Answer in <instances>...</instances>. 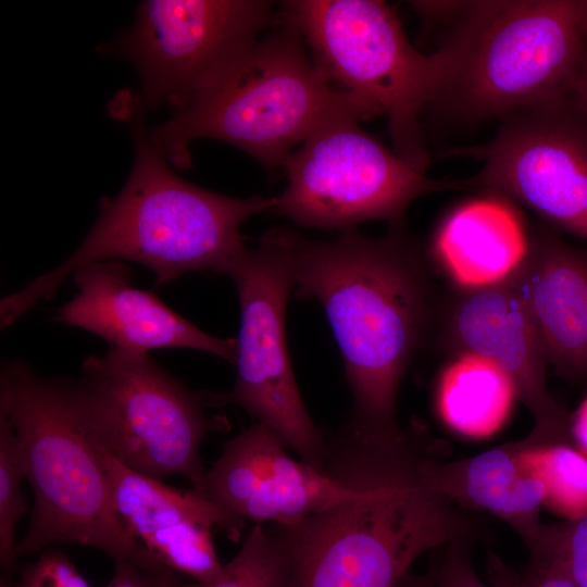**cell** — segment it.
<instances>
[{
  "label": "cell",
  "instance_id": "obj_29",
  "mask_svg": "<svg viewBox=\"0 0 587 587\" xmlns=\"http://www.w3.org/2000/svg\"><path fill=\"white\" fill-rule=\"evenodd\" d=\"M395 587H436L429 573L422 575L409 571Z\"/></svg>",
  "mask_w": 587,
  "mask_h": 587
},
{
  "label": "cell",
  "instance_id": "obj_28",
  "mask_svg": "<svg viewBox=\"0 0 587 587\" xmlns=\"http://www.w3.org/2000/svg\"><path fill=\"white\" fill-rule=\"evenodd\" d=\"M572 95L576 103L587 113V52H584L583 63Z\"/></svg>",
  "mask_w": 587,
  "mask_h": 587
},
{
  "label": "cell",
  "instance_id": "obj_24",
  "mask_svg": "<svg viewBox=\"0 0 587 587\" xmlns=\"http://www.w3.org/2000/svg\"><path fill=\"white\" fill-rule=\"evenodd\" d=\"M469 541H455L444 546L438 563L430 572L436 587H511L508 565L496 554L487 558L489 585L485 584L474 570Z\"/></svg>",
  "mask_w": 587,
  "mask_h": 587
},
{
  "label": "cell",
  "instance_id": "obj_31",
  "mask_svg": "<svg viewBox=\"0 0 587 587\" xmlns=\"http://www.w3.org/2000/svg\"><path fill=\"white\" fill-rule=\"evenodd\" d=\"M0 587H14V586H11L7 582L2 580Z\"/></svg>",
  "mask_w": 587,
  "mask_h": 587
},
{
  "label": "cell",
  "instance_id": "obj_19",
  "mask_svg": "<svg viewBox=\"0 0 587 587\" xmlns=\"http://www.w3.org/2000/svg\"><path fill=\"white\" fill-rule=\"evenodd\" d=\"M516 391L510 377L491 361L457 353L440 372L435 407L452 430L471 438L495 434L508 420Z\"/></svg>",
  "mask_w": 587,
  "mask_h": 587
},
{
  "label": "cell",
  "instance_id": "obj_8",
  "mask_svg": "<svg viewBox=\"0 0 587 587\" xmlns=\"http://www.w3.org/2000/svg\"><path fill=\"white\" fill-rule=\"evenodd\" d=\"M288 185L274 209L296 223L353 229L369 220L402 225L408 205L436 191L466 190L467 179H434L389 150L352 117L325 123L284 164Z\"/></svg>",
  "mask_w": 587,
  "mask_h": 587
},
{
  "label": "cell",
  "instance_id": "obj_13",
  "mask_svg": "<svg viewBox=\"0 0 587 587\" xmlns=\"http://www.w3.org/2000/svg\"><path fill=\"white\" fill-rule=\"evenodd\" d=\"M90 440L116 513L128 533L172 571L195 582L215 578L224 564L218 560L211 530L220 527L230 540L238 541L245 519L195 489H177L132 471Z\"/></svg>",
  "mask_w": 587,
  "mask_h": 587
},
{
  "label": "cell",
  "instance_id": "obj_1",
  "mask_svg": "<svg viewBox=\"0 0 587 587\" xmlns=\"http://www.w3.org/2000/svg\"><path fill=\"white\" fill-rule=\"evenodd\" d=\"M300 297L320 301L340 348L354 409L349 425L377 433L401 429V380L434 315L432 283L401 225L380 238L353 229L312 241L274 229Z\"/></svg>",
  "mask_w": 587,
  "mask_h": 587
},
{
  "label": "cell",
  "instance_id": "obj_18",
  "mask_svg": "<svg viewBox=\"0 0 587 587\" xmlns=\"http://www.w3.org/2000/svg\"><path fill=\"white\" fill-rule=\"evenodd\" d=\"M526 438L497 446L477 455L441 462L428 459L432 485L463 509H482L507 522L529 544L542 523L546 489L539 474L523 459Z\"/></svg>",
  "mask_w": 587,
  "mask_h": 587
},
{
  "label": "cell",
  "instance_id": "obj_32",
  "mask_svg": "<svg viewBox=\"0 0 587 587\" xmlns=\"http://www.w3.org/2000/svg\"><path fill=\"white\" fill-rule=\"evenodd\" d=\"M508 571H509V565H508V570H507V573H508ZM508 578H509V573H508ZM509 582H510V579H509ZM510 585H511V583H510ZM511 587H512V586H511Z\"/></svg>",
  "mask_w": 587,
  "mask_h": 587
},
{
  "label": "cell",
  "instance_id": "obj_30",
  "mask_svg": "<svg viewBox=\"0 0 587 587\" xmlns=\"http://www.w3.org/2000/svg\"><path fill=\"white\" fill-rule=\"evenodd\" d=\"M577 21L584 52H587V0H577Z\"/></svg>",
  "mask_w": 587,
  "mask_h": 587
},
{
  "label": "cell",
  "instance_id": "obj_17",
  "mask_svg": "<svg viewBox=\"0 0 587 587\" xmlns=\"http://www.w3.org/2000/svg\"><path fill=\"white\" fill-rule=\"evenodd\" d=\"M548 365L587 380V249L540 230L516 277Z\"/></svg>",
  "mask_w": 587,
  "mask_h": 587
},
{
  "label": "cell",
  "instance_id": "obj_3",
  "mask_svg": "<svg viewBox=\"0 0 587 587\" xmlns=\"http://www.w3.org/2000/svg\"><path fill=\"white\" fill-rule=\"evenodd\" d=\"M288 23L255 39L148 137L176 167L190 165L189 145L212 138L236 146L266 168L284 166L292 148L327 122L382 115L365 98L334 85Z\"/></svg>",
  "mask_w": 587,
  "mask_h": 587
},
{
  "label": "cell",
  "instance_id": "obj_20",
  "mask_svg": "<svg viewBox=\"0 0 587 587\" xmlns=\"http://www.w3.org/2000/svg\"><path fill=\"white\" fill-rule=\"evenodd\" d=\"M523 459L541 477L544 505L565 520L587 513V454L575 445L559 444L548 432L537 427L525 436Z\"/></svg>",
  "mask_w": 587,
  "mask_h": 587
},
{
  "label": "cell",
  "instance_id": "obj_12",
  "mask_svg": "<svg viewBox=\"0 0 587 587\" xmlns=\"http://www.w3.org/2000/svg\"><path fill=\"white\" fill-rule=\"evenodd\" d=\"M283 441L255 423L232 438L207 470L204 495L257 524L287 526L330 508L355 490L347 476L291 459Z\"/></svg>",
  "mask_w": 587,
  "mask_h": 587
},
{
  "label": "cell",
  "instance_id": "obj_6",
  "mask_svg": "<svg viewBox=\"0 0 587 587\" xmlns=\"http://www.w3.org/2000/svg\"><path fill=\"white\" fill-rule=\"evenodd\" d=\"M283 7L286 23L309 46L322 73L386 115L394 151L425 172L429 155L420 117L446 87L450 48L444 43L430 54L420 52L394 8L379 0H297Z\"/></svg>",
  "mask_w": 587,
  "mask_h": 587
},
{
  "label": "cell",
  "instance_id": "obj_26",
  "mask_svg": "<svg viewBox=\"0 0 587 587\" xmlns=\"http://www.w3.org/2000/svg\"><path fill=\"white\" fill-rule=\"evenodd\" d=\"M176 572H153L130 562H115L114 574L104 587H180Z\"/></svg>",
  "mask_w": 587,
  "mask_h": 587
},
{
  "label": "cell",
  "instance_id": "obj_4",
  "mask_svg": "<svg viewBox=\"0 0 587 587\" xmlns=\"http://www.w3.org/2000/svg\"><path fill=\"white\" fill-rule=\"evenodd\" d=\"M0 415L14 429L35 494L16 555L72 542L101 550L114 562L174 572L117 515L101 462L73 407L70 382L43 378L21 361L7 362L0 373Z\"/></svg>",
  "mask_w": 587,
  "mask_h": 587
},
{
  "label": "cell",
  "instance_id": "obj_5",
  "mask_svg": "<svg viewBox=\"0 0 587 587\" xmlns=\"http://www.w3.org/2000/svg\"><path fill=\"white\" fill-rule=\"evenodd\" d=\"M436 103L467 121L507 116L572 95L584 59L577 0L458 1Z\"/></svg>",
  "mask_w": 587,
  "mask_h": 587
},
{
  "label": "cell",
  "instance_id": "obj_14",
  "mask_svg": "<svg viewBox=\"0 0 587 587\" xmlns=\"http://www.w3.org/2000/svg\"><path fill=\"white\" fill-rule=\"evenodd\" d=\"M444 335L457 353L483 357L512 380L534 426L572 434V416L547 385V361L516 278L490 288L457 292L447 309Z\"/></svg>",
  "mask_w": 587,
  "mask_h": 587
},
{
  "label": "cell",
  "instance_id": "obj_25",
  "mask_svg": "<svg viewBox=\"0 0 587 587\" xmlns=\"http://www.w3.org/2000/svg\"><path fill=\"white\" fill-rule=\"evenodd\" d=\"M14 587H91L75 564L61 551L47 550L21 571Z\"/></svg>",
  "mask_w": 587,
  "mask_h": 587
},
{
  "label": "cell",
  "instance_id": "obj_10",
  "mask_svg": "<svg viewBox=\"0 0 587 587\" xmlns=\"http://www.w3.org/2000/svg\"><path fill=\"white\" fill-rule=\"evenodd\" d=\"M442 154L482 161L470 191L504 196L587 241V113L573 95L517 111L488 142Z\"/></svg>",
  "mask_w": 587,
  "mask_h": 587
},
{
  "label": "cell",
  "instance_id": "obj_2",
  "mask_svg": "<svg viewBox=\"0 0 587 587\" xmlns=\"http://www.w3.org/2000/svg\"><path fill=\"white\" fill-rule=\"evenodd\" d=\"M141 109L136 100L130 115L135 160L124 187L103 200L95 225L63 263L1 299V327L50 299L74 271L97 262L140 263L155 275V286L193 271L227 275L246 250L242 223L274 209L275 198L220 195L178 176L151 143Z\"/></svg>",
  "mask_w": 587,
  "mask_h": 587
},
{
  "label": "cell",
  "instance_id": "obj_15",
  "mask_svg": "<svg viewBox=\"0 0 587 587\" xmlns=\"http://www.w3.org/2000/svg\"><path fill=\"white\" fill-rule=\"evenodd\" d=\"M77 294L57 310L55 320L102 338L113 349L148 353L187 348L235 363L236 339L209 335L168 308L154 294L134 288L122 261H102L71 275Z\"/></svg>",
  "mask_w": 587,
  "mask_h": 587
},
{
  "label": "cell",
  "instance_id": "obj_27",
  "mask_svg": "<svg viewBox=\"0 0 587 587\" xmlns=\"http://www.w3.org/2000/svg\"><path fill=\"white\" fill-rule=\"evenodd\" d=\"M512 587H579L562 572L529 563L521 574L509 567Z\"/></svg>",
  "mask_w": 587,
  "mask_h": 587
},
{
  "label": "cell",
  "instance_id": "obj_9",
  "mask_svg": "<svg viewBox=\"0 0 587 587\" xmlns=\"http://www.w3.org/2000/svg\"><path fill=\"white\" fill-rule=\"evenodd\" d=\"M240 305L236 380L224 394L199 392L203 404H237L272 430L301 461L324 471L326 444L311 420L290 364L285 312L294 286L274 229L238 257L228 274Z\"/></svg>",
  "mask_w": 587,
  "mask_h": 587
},
{
  "label": "cell",
  "instance_id": "obj_23",
  "mask_svg": "<svg viewBox=\"0 0 587 587\" xmlns=\"http://www.w3.org/2000/svg\"><path fill=\"white\" fill-rule=\"evenodd\" d=\"M26 478L25 462L18 439L9 421L0 415V560L3 566L13 563L15 528L26 511L21 482Z\"/></svg>",
  "mask_w": 587,
  "mask_h": 587
},
{
  "label": "cell",
  "instance_id": "obj_21",
  "mask_svg": "<svg viewBox=\"0 0 587 587\" xmlns=\"http://www.w3.org/2000/svg\"><path fill=\"white\" fill-rule=\"evenodd\" d=\"M180 587H292L287 545L275 525L270 529L255 524L215 578Z\"/></svg>",
  "mask_w": 587,
  "mask_h": 587
},
{
  "label": "cell",
  "instance_id": "obj_16",
  "mask_svg": "<svg viewBox=\"0 0 587 587\" xmlns=\"http://www.w3.org/2000/svg\"><path fill=\"white\" fill-rule=\"evenodd\" d=\"M532 238L514 201L478 192L442 215L428 255L457 292L475 291L515 279Z\"/></svg>",
  "mask_w": 587,
  "mask_h": 587
},
{
  "label": "cell",
  "instance_id": "obj_7",
  "mask_svg": "<svg viewBox=\"0 0 587 587\" xmlns=\"http://www.w3.org/2000/svg\"><path fill=\"white\" fill-rule=\"evenodd\" d=\"M70 394L80 426L117 462L158 480L179 474L204 495L199 451L212 422L200 395L148 353L109 348L88 357Z\"/></svg>",
  "mask_w": 587,
  "mask_h": 587
},
{
  "label": "cell",
  "instance_id": "obj_22",
  "mask_svg": "<svg viewBox=\"0 0 587 587\" xmlns=\"http://www.w3.org/2000/svg\"><path fill=\"white\" fill-rule=\"evenodd\" d=\"M526 547L529 563L555 569L579 587H587V513L575 520L541 524Z\"/></svg>",
  "mask_w": 587,
  "mask_h": 587
},
{
  "label": "cell",
  "instance_id": "obj_11",
  "mask_svg": "<svg viewBox=\"0 0 587 587\" xmlns=\"http://www.w3.org/2000/svg\"><path fill=\"white\" fill-rule=\"evenodd\" d=\"M272 16L267 1L148 0L112 50L135 65L141 104L176 112L254 41Z\"/></svg>",
  "mask_w": 587,
  "mask_h": 587
}]
</instances>
